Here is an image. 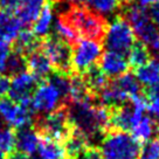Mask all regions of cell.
<instances>
[{"label": "cell", "instance_id": "obj_1", "mask_svg": "<svg viewBox=\"0 0 159 159\" xmlns=\"http://www.w3.org/2000/svg\"><path fill=\"white\" fill-rule=\"evenodd\" d=\"M67 112L71 126L84 134L91 146L110 130V110L107 107L94 102H69Z\"/></svg>", "mask_w": 159, "mask_h": 159}, {"label": "cell", "instance_id": "obj_2", "mask_svg": "<svg viewBox=\"0 0 159 159\" xmlns=\"http://www.w3.org/2000/svg\"><path fill=\"white\" fill-rule=\"evenodd\" d=\"M60 18L73 27L79 38L94 40L101 43L103 42L108 28V20L85 5L70 4L60 13Z\"/></svg>", "mask_w": 159, "mask_h": 159}, {"label": "cell", "instance_id": "obj_3", "mask_svg": "<svg viewBox=\"0 0 159 159\" xmlns=\"http://www.w3.org/2000/svg\"><path fill=\"white\" fill-rule=\"evenodd\" d=\"M122 16L131 26L134 35L139 41L146 46L150 52L159 53V30L145 8L136 5L134 2L128 4L122 8Z\"/></svg>", "mask_w": 159, "mask_h": 159}, {"label": "cell", "instance_id": "obj_4", "mask_svg": "<svg viewBox=\"0 0 159 159\" xmlns=\"http://www.w3.org/2000/svg\"><path fill=\"white\" fill-rule=\"evenodd\" d=\"M103 159H138L140 143L126 131L110 129L99 142Z\"/></svg>", "mask_w": 159, "mask_h": 159}, {"label": "cell", "instance_id": "obj_5", "mask_svg": "<svg viewBox=\"0 0 159 159\" xmlns=\"http://www.w3.org/2000/svg\"><path fill=\"white\" fill-rule=\"evenodd\" d=\"M32 126L38 132L39 137L52 139L62 144L73 130L68 118L67 104L60 107L53 112L38 116L33 120Z\"/></svg>", "mask_w": 159, "mask_h": 159}, {"label": "cell", "instance_id": "obj_6", "mask_svg": "<svg viewBox=\"0 0 159 159\" xmlns=\"http://www.w3.org/2000/svg\"><path fill=\"white\" fill-rule=\"evenodd\" d=\"M40 49L49 59L53 71L63 75H71V47L57 35L48 34L40 40Z\"/></svg>", "mask_w": 159, "mask_h": 159}, {"label": "cell", "instance_id": "obj_7", "mask_svg": "<svg viewBox=\"0 0 159 159\" xmlns=\"http://www.w3.org/2000/svg\"><path fill=\"white\" fill-rule=\"evenodd\" d=\"M103 43L108 50L122 55L129 53L136 43L134 30L120 14L115 16L111 24H108Z\"/></svg>", "mask_w": 159, "mask_h": 159}, {"label": "cell", "instance_id": "obj_8", "mask_svg": "<svg viewBox=\"0 0 159 159\" xmlns=\"http://www.w3.org/2000/svg\"><path fill=\"white\" fill-rule=\"evenodd\" d=\"M103 54L101 42L89 39H80L71 48V70L75 74H83L99 61Z\"/></svg>", "mask_w": 159, "mask_h": 159}, {"label": "cell", "instance_id": "obj_9", "mask_svg": "<svg viewBox=\"0 0 159 159\" xmlns=\"http://www.w3.org/2000/svg\"><path fill=\"white\" fill-rule=\"evenodd\" d=\"M35 111L32 107V101L26 103H16L13 99L0 98V117L12 128H24L33 123Z\"/></svg>", "mask_w": 159, "mask_h": 159}, {"label": "cell", "instance_id": "obj_10", "mask_svg": "<svg viewBox=\"0 0 159 159\" xmlns=\"http://www.w3.org/2000/svg\"><path fill=\"white\" fill-rule=\"evenodd\" d=\"M67 104L57 89L47 80L41 81L32 95V107L35 112L46 115Z\"/></svg>", "mask_w": 159, "mask_h": 159}, {"label": "cell", "instance_id": "obj_11", "mask_svg": "<svg viewBox=\"0 0 159 159\" xmlns=\"http://www.w3.org/2000/svg\"><path fill=\"white\" fill-rule=\"evenodd\" d=\"M38 84H39L38 80L28 71L15 75L11 80V89L8 93L10 98L19 104L30 102L32 101V95Z\"/></svg>", "mask_w": 159, "mask_h": 159}, {"label": "cell", "instance_id": "obj_12", "mask_svg": "<svg viewBox=\"0 0 159 159\" xmlns=\"http://www.w3.org/2000/svg\"><path fill=\"white\" fill-rule=\"evenodd\" d=\"M98 67L108 79H117L120 75L128 73L130 66L124 55L107 50L99 57Z\"/></svg>", "mask_w": 159, "mask_h": 159}, {"label": "cell", "instance_id": "obj_13", "mask_svg": "<svg viewBox=\"0 0 159 159\" xmlns=\"http://www.w3.org/2000/svg\"><path fill=\"white\" fill-rule=\"evenodd\" d=\"M26 69H28V73L33 75L38 82L47 80L53 73V67L49 59L40 48L26 56Z\"/></svg>", "mask_w": 159, "mask_h": 159}, {"label": "cell", "instance_id": "obj_14", "mask_svg": "<svg viewBox=\"0 0 159 159\" xmlns=\"http://www.w3.org/2000/svg\"><path fill=\"white\" fill-rule=\"evenodd\" d=\"M39 142V134L32 125L20 128L15 131V151L18 152L30 157L38 151Z\"/></svg>", "mask_w": 159, "mask_h": 159}, {"label": "cell", "instance_id": "obj_15", "mask_svg": "<svg viewBox=\"0 0 159 159\" xmlns=\"http://www.w3.org/2000/svg\"><path fill=\"white\" fill-rule=\"evenodd\" d=\"M45 1L46 0H19V4L14 10V15L21 25L30 27L38 19Z\"/></svg>", "mask_w": 159, "mask_h": 159}, {"label": "cell", "instance_id": "obj_16", "mask_svg": "<svg viewBox=\"0 0 159 159\" xmlns=\"http://www.w3.org/2000/svg\"><path fill=\"white\" fill-rule=\"evenodd\" d=\"M21 24L13 12L0 10V40L13 42L21 30Z\"/></svg>", "mask_w": 159, "mask_h": 159}, {"label": "cell", "instance_id": "obj_17", "mask_svg": "<svg viewBox=\"0 0 159 159\" xmlns=\"http://www.w3.org/2000/svg\"><path fill=\"white\" fill-rule=\"evenodd\" d=\"M54 1L46 0L45 5L40 12L38 19L33 25V33L39 39H43L49 34L52 25H53V16H54Z\"/></svg>", "mask_w": 159, "mask_h": 159}, {"label": "cell", "instance_id": "obj_18", "mask_svg": "<svg viewBox=\"0 0 159 159\" xmlns=\"http://www.w3.org/2000/svg\"><path fill=\"white\" fill-rule=\"evenodd\" d=\"M132 137L138 143H146L159 132V122L150 116H143L136 123L132 130Z\"/></svg>", "mask_w": 159, "mask_h": 159}, {"label": "cell", "instance_id": "obj_19", "mask_svg": "<svg viewBox=\"0 0 159 159\" xmlns=\"http://www.w3.org/2000/svg\"><path fill=\"white\" fill-rule=\"evenodd\" d=\"M134 76L140 84L148 87L159 83V59L153 57L145 65L134 69Z\"/></svg>", "mask_w": 159, "mask_h": 159}, {"label": "cell", "instance_id": "obj_20", "mask_svg": "<svg viewBox=\"0 0 159 159\" xmlns=\"http://www.w3.org/2000/svg\"><path fill=\"white\" fill-rule=\"evenodd\" d=\"M13 42L14 43H13L12 49L18 52V53H21L25 56H27L28 54H30L32 52H34L35 49H38L40 47L39 38L33 33V30H28V28L20 30L18 36L15 38Z\"/></svg>", "mask_w": 159, "mask_h": 159}, {"label": "cell", "instance_id": "obj_21", "mask_svg": "<svg viewBox=\"0 0 159 159\" xmlns=\"http://www.w3.org/2000/svg\"><path fill=\"white\" fill-rule=\"evenodd\" d=\"M82 76H83L85 83L88 85L91 95L95 97V99H96V96H97V94H98L99 91L109 83L108 76L99 69L98 66L96 65L93 66L91 68H89L85 73H83Z\"/></svg>", "mask_w": 159, "mask_h": 159}, {"label": "cell", "instance_id": "obj_22", "mask_svg": "<svg viewBox=\"0 0 159 159\" xmlns=\"http://www.w3.org/2000/svg\"><path fill=\"white\" fill-rule=\"evenodd\" d=\"M39 158L40 159H63L65 151L63 146L59 142L40 137L39 142Z\"/></svg>", "mask_w": 159, "mask_h": 159}, {"label": "cell", "instance_id": "obj_23", "mask_svg": "<svg viewBox=\"0 0 159 159\" xmlns=\"http://www.w3.org/2000/svg\"><path fill=\"white\" fill-rule=\"evenodd\" d=\"M112 81L129 98H131L132 96L142 94L140 83H139L138 80L136 79L134 74H132V73L128 71V73L118 76L117 79H114Z\"/></svg>", "mask_w": 159, "mask_h": 159}, {"label": "cell", "instance_id": "obj_24", "mask_svg": "<svg viewBox=\"0 0 159 159\" xmlns=\"http://www.w3.org/2000/svg\"><path fill=\"white\" fill-rule=\"evenodd\" d=\"M85 2V6L90 10L101 14L102 16L115 14L118 10H120L119 0H82Z\"/></svg>", "mask_w": 159, "mask_h": 159}, {"label": "cell", "instance_id": "obj_25", "mask_svg": "<svg viewBox=\"0 0 159 159\" xmlns=\"http://www.w3.org/2000/svg\"><path fill=\"white\" fill-rule=\"evenodd\" d=\"M128 54H129L128 57L129 66L134 69L145 65L148 61L151 60V52L142 42H136Z\"/></svg>", "mask_w": 159, "mask_h": 159}, {"label": "cell", "instance_id": "obj_26", "mask_svg": "<svg viewBox=\"0 0 159 159\" xmlns=\"http://www.w3.org/2000/svg\"><path fill=\"white\" fill-rule=\"evenodd\" d=\"M0 150L6 157L15 151V130L7 124L0 126Z\"/></svg>", "mask_w": 159, "mask_h": 159}, {"label": "cell", "instance_id": "obj_27", "mask_svg": "<svg viewBox=\"0 0 159 159\" xmlns=\"http://www.w3.org/2000/svg\"><path fill=\"white\" fill-rule=\"evenodd\" d=\"M26 70V56L15 50L11 52L10 56L6 62V68L4 74L7 76H15V75L24 73Z\"/></svg>", "mask_w": 159, "mask_h": 159}, {"label": "cell", "instance_id": "obj_28", "mask_svg": "<svg viewBox=\"0 0 159 159\" xmlns=\"http://www.w3.org/2000/svg\"><path fill=\"white\" fill-rule=\"evenodd\" d=\"M55 35H57L60 39H62L69 45H74L75 42H77L80 40L79 35L76 34V32L73 30V27L62 18H60L55 21L54 25Z\"/></svg>", "mask_w": 159, "mask_h": 159}, {"label": "cell", "instance_id": "obj_29", "mask_svg": "<svg viewBox=\"0 0 159 159\" xmlns=\"http://www.w3.org/2000/svg\"><path fill=\"white\" fill-rule=\"evenodd\" d=\"M138 159H159V138L150 139L140 148Z\"/></svg>", "mask_w": 159, "mask_h": 159}, {"label": "cell", "instance_id": "obj_30", "mask_svg": "<svg viewBox=\"0 0 159 159\" xmlns=\"http://www.w3.org/2000/svg\"><path fill=\"white\" fill-rule=\"evenodd\" d=\"M11 52H12V48H11L10 43L0 40V74L5 73L6 62H7Z\"/></svg>", "mask_w": 159, "mask_h": 159}, {"label": "cell", "instance_id": "obj_31", "mask_svg": "<svg viewBox=\"0 0 159 159\" xmlns=\"http://www.w3.org/2000/svg\"><path fill=\"white\" fill-rule=\"evenodd\" d=\"M146 109L154 117L156 120L159 122V97H153V98L148 99V105Z\"/></svg>", "mask_w": 159, "mask_h": 159}, {"label": "cell", "instance_id": "obj_32", "mask_svg": "<svg viewBox=\"0 0 159 159\" xmlns=\"http://www.w3.org/2000/svg\"><path fill=\"white\" fill-rule=\"evenodd\" d=\"M11 89V79L5 74H0V97H5L10 93Z\"/></svg>", "mask_w": 159, "mask_h": 159}, {"label": "cell", "instance_id": "obj_33", "mask_svg": "<svg viewBox=\"0 0 159 159\" xmlns=\"http://www.w3.org/2000/svg\"><path fill=\"white\" fill-rule=\"evenodd\" d=\"M81 157L83 159H103L102 153L97 146H88Z\"/></svg>", "mask_w": 159, "mask_h": 159}, {"label": "cell", "instance_id": "obj_34", "mask_svg": "<svg viewBox=\"0 0 159 159\" xmlns=\"http://www.w3.org/2000/svg\"><path fill=\"white\" fill-rule=\"evenodd\" d=\"M149 15H150V19L152 20V22L156 25V27L159 30V1L156 2L154 5L150 6Z\"/></svg>", "mask_w": 159, "mask_h": 159}, {"label": "cell", "instance_id": "obj_35", "mask_svg": "<svg viewBox=\"0 0 159 159\" xmlns=\"http://www.w3.org/2000/svg\"><path fill=\"white\" fill-rule=\"evenodd\" d=\"M132 1H134L136 5H138V6H140V7L145 8V7L154 5L156 2H158L159 0H132Z\"/></svg>", "mask_w": 159, "mask_h": 159}, {"label": "cell", "instance_id": "obj_36", "mask_svg": "<svg viewBox=\"0 0 159 159\" xmlns=\"http://www.w3.org/2000/svg\"><path fill=\"white\" fill-rule=\"evenodd\" d=\"M65 1L69 2V4H81L82 0H65Z\"/></svg>", "mask_w": 159, "mask_h": 159}, {"label": "cell", "instance_id": "obj_37", "mask_svg": "<svg viewBox=\"0 0 159 159\" xmlns=\"http://www.w3.org/2000/svg\"><path fill=\"white\" fill-rule=\"evenodd\" d=\"M0 159H7V157H6V154L0 150Z\"/></svg>", "mask_w": 159, "mask_h": 159}, {"label": "cell", "instance_id": "obj_38", "mask_svg": "<svg viewBox=\"0 0 159 159\" xmlns=\"http://www.w3.org/2000/svg\"><path fill=\"white\" fill-rule=\"evenodd\" d=\"M158 134H159V132H158Z\"/></svg>", "mask_w": 159, "mask_h": 159}]
</instances>
